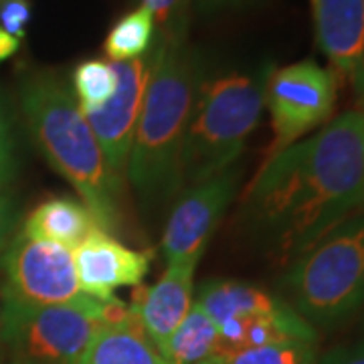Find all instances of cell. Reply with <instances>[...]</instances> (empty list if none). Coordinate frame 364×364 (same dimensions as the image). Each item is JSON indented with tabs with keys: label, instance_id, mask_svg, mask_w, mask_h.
<instances>
[{
	"label": "cell",
	"instance_id": "cell-1",
	"mask_svg": "<svg viewBox=\"0 0 364 364\" xmlns=\"http://www.w3.org/2000/svg\"><path fill=\"white\" fill-rule=\"evenodd\" d=\"M364 205V109L265 158L249 184L243 219L286 263L314 247Z\"/></svg>",
	"mask_w": 364,
	"mask_h": 364
},
{
	"label": "cell",
	"instance_id": "cell-2",
	"mask_svg": "<svg viewBox=\"0 0 364 364\" xmlns=\"http://www.w3.org/2000/svg\"><path fill=\"white\" fill-rule=\"evenodd\" d=\"M207 73L200 53L186 43L154 45L126 181L146 213L181 195V162L196 93Z\"/></svg>",
	"mask_w": 364,
	"mask_h": 364
},
{
	"label": "cell",
	"instance_id": "cell-3",
	"mask_svg": "<svg viewBox=\"0 0 364 364\" xmlns=\"http://www.w3.org/2000/svg\"><path fill=\"white\" fill-rule=\"evenodd\" d=\"M18 100L28 134L45 160L75 188L104 231H117L122 188L65 77L55 69L33 71L23 79Z\"/></svg>",
	"mask_w": 364,
	"mask_h": 364
},
{
	"label": "cell",
	"instance_id": "cell-4",
	"mask_svg": "<svg viewBox=\"0 0 364 364\" xmlns=\"http://www.w3.org/2000/svg\"><path fill=\"white\" fill-rule=\"evenodd\" d=\"M272 63L205 73L181 162V193L231 168L257 128Z\"/></svg>",
	"mask_w": 364,
	"mask_h": 364
},
{
	"label": "cell",
	"instance_id": "cell-5",
	"mask_svg": "<svg viewBox=\"0 0 364 364\" xmlns=\"http://www.w3.org/2000/svg\"><path fill=\"white\" fill-rule=\"evenodd\" d=\"M282 299L316 328H332L364 306V213L352 215L287 265Z\"/></svg>",
	"mask_w": 364,
	"mask_h": 364
},
{
	"label": "cell",
	"instance_id": "cell-6",
	"mask_svg": "<svg viewBox=\"0 0 364 364\" xmlns=\"http://www.w3.org/2000/svg\"><path fill=\"white\" fill-rule=\"evenodd\" d=\"M196 301L219 328L217 354L286 340H318L316 330L286 299L253 284L213 279L200 286Z\"/></svg>",
	"mask_w": 364,
	"mask_h": 364
},
{
	"label": "cell",
	"instance_id": "cell-7",
	"mask_svg": "<svg viewBox=\"0 0 364 364\" xmlns=\"http://www.w3.org/2000/svg\"><path fill=\"white\" fill-rule=\"evenodd\" d=\"M105 322L69 306H35L2 298L0 338L14 364H81Z\"/></svg>",
	"mask_w": 364,
	"mask_h": 364
},
{
	"label": "cell",
	"instance_id": "cell-8",
	"mask_svg": "<svg viewBox=\"0 0 364 364\" xmlns=\"http://www.w3.org/2000/svg\"><path fill=\"white\" fill-rule=\"evenodd\" d=\"M4 289L2 298L35 306H69L93 314L105 322L109 301H100L83 291L77 279L73 251L26 237L14 235L2 257Z\"/></svg>",
	"mask_w": 364,
	"mask_h": 364
},
{
	"label": "cell",
	"instance_id": "cell-9",
	"mask_svg": "<svg viewBox=\"0 0 364 364\" xmlns=\"http://www.w3.org/2000/svg\"><path fill=\"white\" fill-rule=\"evenodd\" d=\"M336 100L338 77L334 69L314 59L273 69L265 87V107L273 130L267 158L324 128L332 119Z\"/></svg>",
	"mask_w": 364,
	"mask_h": 364
},
{
	"label": "cell",
	"instance_id": "cell-10",
	"mask_svg": "<svg viewBox=\"0 0 364 364\" xmlns=\"http://www.w3.org/2000/svg\"><path fill=\"white\" fill-rule=\"evenodd\" d=\"M235 166L182 191L170 213L160 247L166 265L203 255L208 239L237 195Z\"/></svg>",
	"mask_w": 364,
	"mask_h": 364
},
{
	"label": "cell",
	"instance_id": "cell-11",
	"mask_svg": "<svg viewBox=\"0 0 364 364\" xmlns=\"http://www.w3.org/2000/svg\"><path fill=\"white\" fill-rule=\"evenodd\" d=\"M154 63V49L134 61L114 63L117 90L107 104L95 114L85 116L97 142L102 146L112 178L124 191L128 158L136 124L142 112L144 93Z\"/></svg>",
	"mask_w": 364,
	"mask_h": 364
},
{
	"label": "cell",
	"instance_id": "cell-12",
	"mask_svg": "<svg viewBox=\"0 0 364 364\" xmlns=\"http://www.w3.org/2000/svg\"><path fill=\"white\" fill-rule=\"evenodd\" d=\"M73 261L83 291L100 301H112L119 287L142 284L152 263V253L136 251L112 233L97 229L73 249Z\"/></svg>",
	"mask_w": 364,
	"mask_h": 364
},
{
	"label": "cell",
	"instance_id": "cell-13",
	"mask_svg": "<svg viewBox=\"0 0 364 364\" xmlns=\"http://www.w3.org/2000/svg\"><path fill=\"white\" fill-rule=\"evenodd\" d=\"M316 43L364 102V0H312Z\"/></svg>",
	"mask_w": 364,
	"mask_h": 364
},
{
	"label": "cell",
	"instance_id": "cell-14",
	"mask_svg": "<svg viewBox=\"0 0 364 364\" xmlns=\"http://www.w3.org/2000/svg\"><path fill=\"white\" fill-rule=\"evenodd\" d=\"M200 257L203 255H196L166 265V272L156 284L146 287L132 304V310L146 336L162 354L170 336L195 304V272Z\"/></svg>",
	"mask_w": 364,
	"mask_h": 364
},
{
	"label": "cell",
	"instance_id": "cell-15",
	"mask_svg": "<svg viewBox=\"0 0 364 364\" xmlns=\"http://www.w3.org/2000/svg\"><path fill=\"white\" fill-rule=\"evenodd\" d=\"M100 223L81 200L67 196H57L41 203L33 208L23 225V233L33 239L49 241L55 245L73 251L79 247L91 233H95Z\"/></svg>",
	"mask_w": 364,
	"mask_h": 364
},
{
	"label": "cell",
	"instance_id": "cell-16",
	"mask_svg": "<svg viewBox=\"0 0 364 364\" xmlns=\"http://www.w3.org/2000/svg\"><path fill=\"white\" fill-rule=\"evenodd\" d=\"M81 364H174L146 336L136 314L130 318L104 324L91 342Z\"/></svg>",
	"mask_w": 364,
	"mask_h": 364
},
{
	"label": "cell",
	"instance_id": "cell-17",
	"mask_svg": "<svg viewBox=\"0 0 364 364\" xmlns=\"http://www.w3.org/2000/svg\"><path fill=\"white\" fill-rule=\"evenodd\" d=\"M219 352V328L195 299L186 318L170 336L164 356L174 364H200Z\"/></svg>",
	"mask_w": 364,
	"mask_h": 364
},
{
	"label": "cell",
	"instance_id": "cell-18",
	"mask_svg": "<svg viewBox=\"0 0 364 364\" xmlns=\"http://www.w3.org/2000/svg\"><path fill=\"white\" fill-rule=\"evenodd\" d=\"M156 45V25L154 16L146 6H136L134 11L119 16L107 31L104 51L107 61L124 63L134 61L154 49Z\"/></svg>",
	"mask_w": 364,
	"mask_h": 364
},
{
	"label": "cell",
	"instance_id": "cell-19",
	"mask_svg": "<svg viewBox=\"0 0 364 364\" xmlns=\"http://www.w3.org/2000/svg\"><path fill=\"white\" fill-rule=\"evenodd\" d=\"M117 90V75L114 63L105 59L81 61L71 73V91L75 95L83 116L102 109Z\"/></svg>",
	"mask_w": 364,
	"mask_h": 364
},
{
	"label": "cell",
	"instance_id": "cell-20",
	"mask_svg": "<svg viewBox=\"0 0 364 364\" xmlns=\"http://www.w3.org/2000/svg\"><path fill=\"white\" fill-rule=\"evenodd\" d=\"M318 344L314 340H286L217 354L200 364H318Z\"/></svg>",
	"mask_w": 364,
	"mask_h": 364
},
{
	"label": "cell",
	"instance_id": "cell-21",
	"mask_svg": "<svg viewBox=\"0 0 364 364\" xmlns=\"http://www.w3.org/2000/svg\"><path fill=\"white\" fill-rule=\"evenodd\" d=\"M156 25V43L176 45L186 43L191 18H193V0H140Z\"/></svg>",
	"mask_w": 364,
	"mask_h": 364
},
{
	"label": "cell",
	"instance_id": "cell-22",
	"mask_svg": "<svg viewBox=\"0 0 364 364\" xmlns=\"http://www.w3.org/2000/svg\"><path fill=\"white\" fill-rule=\"evenodd\" d=\"M33 9L28 0H2L0 2V28H4L14 39L23 41L26 26L31 23Z\"/></svg>",
	"mask_w": 364,
	"mask_h": 364
},
{
	"label": "cell",
	"instance_id": "cell-23",
	"mask_svg": "<svg viewBox=\"0 0 364 364\" xmlns=\"http://www.w3.org/2000/svg\"><path fill=\"white\" fill-rule=\"evenodd\" d=\"M14 172H16V154H14L13 132L0 105V188L13 181Z\"/></svg>",
	"mask_w": 364,
	"mask_h": 364
},
{
	"label": "cell",
	"instance_id": "cell-24",
	"mask_svg": "<svg viewBox=\"0 0 364 364\" xmlns=\"http://www.w3.org/2000/svg\"><path fill=\"white\" fill-rule=\"evenodd\" d=\"M16 227V208L13 198L0 191V253L11 243Z\"/></svg>",
	"mask_w": 364,
	"mask_h": 364
},
{
	"label": "cell",
	"instance_id": "cell-25",
	"mask_svg": "<svg viewBox=\"0 0 364 364\" xmlns=\"http://www.w3.org/2000/svg\"><path fill=\"white\" fill-rule=\"evenodd\" d=\"M259 0H193V11L200 14H219L247 9Z\"/></svg>",
	"mask_w": 364,
	"mask_h": 364
},
{
	"label": "cell",
	"instance_id": "cell-26",
	"mask_svg": "<svg viewBox=\"0 0 364 364\" xmlns=\"http://www.w3.org/2000/svg\"><path fill=\"white\" fill-rule=\"evenodd\" d=\"M318 364H364V342L328 352L324 358L318 360Z\"/></svg>",
	"mask_w": 364,
	"mask_h": 364
},
{
	"label": "cell",
	"instance_id": "cell-27",
	"mask_svg": "<svg viewBox=\"0 0 364 364\" xmlns=\"http://www.w3.org/2000/svg\"><path fill=\"white\" fill-rule=\"evenodd\" d=\"M18 49H21V41L14 39L13 35H9L4 28H0V63H4L6 59L16 55Z\"/></svg>",
	"mask_w": 364,
	"mask_h": 364
},
{
	"label": "cell",
	"instance_id": "cell-28",
	"mask_svg": "<svg viewBox=\"0 0 364 364\" xmlns=\"http://www.w3.org/2000/svg\"><path fill=\"white\" fill-rule=\"evenodd\" d=\"M363 208H364V205H363Z\"/></svg>",
	"mask_w": 364,
	"mask_h": 364
},
{
	"label": "cell",
	"instance_id": "cell-29",
	"mask_svg": "<svg viewBox=\"0 0 364 364\" xmlns=\"http://www.w3.org/2000/svg\"><path fill=\"white\" fill-rule=\"evenodd\" d=\"M0 2H2V0H0Z\"/></svg>",
	"mask_w": 364,
	"mask_h": 364
}]
</instances>
